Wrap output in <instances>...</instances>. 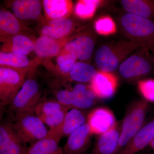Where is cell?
Segmentation results:
<instances>
[{
    "label": "cell",
    "instance_id": "cell-1",
    "mask_svg": "<svg viewBox=\"0 0 154 154\" xmlns=\"http://www.w3.org/2000/svg\"><path fill=\"white\" fill-rule=\"evenodd\" d=\"M121 32L129 41L143 48L154 51V22L151 19L126 13L119 19Z\"/></svg>",
    "mask_w": 154,
    "mask_h": 154
},
{
    "label": "cell",
    "instance_id": "cell-2",
    "mask_svg": "<svg viewBox=\"0 0 154 154\" xmlns=\"http://www.w3.org/2000/svg\"><path fill=\"white\" fill-rule=\"evenodd\" d=\"M139 48H142L140 45L131 41L105 45L96 51V65L101 71L112 72L119 67L130 54Z\"/></svg>",
    "mask_w": 154,
    "mask_h": 154
},
{
    "label": "cell",
    "instance_id": "cell-3",
    "mask_svg": "<svg viewBox=\"0 0 154 154\" xmlns=\"http://www.w3.org/2000/svg\"><path fill=\"white\" fill-rule=\"evenodd\" d=\"M149 108V102L144 99L135 101L130 106L122 122L121 132L116 154L143 127Z\"/></svg>",
    "mask_w": 154,
    "mask_h": 154
},
{
    "label": "cell",
    "instance_id": "cell-4",
    "mask_svg": "<svg viewBox=\"0 0 154 154\" xmlns=\"http://www.w3.org/2000/svg\"><path fill=\"white\" fill-rule=\"evenodd\" d=\"M149 51L139 48L136 52L127 58L119 67L121 76L127 81H134L151 74L154 70V57Z\"/></svg>",
    "mask_w": 154,
    "mask_h": 154
},
{
    "label": "cell",
    "instance_id": "cell-5",
    "mask_svg": "<svg viewBox=\"0 0 154 154\" xmlns=\"http://www.w3.org/2000/svg\"><path fill=\"white\" fill-rule=\"evenodd\" d=\"M34 113L27 112L16 115L12 123L14 131L24 144L32 145L45 137L48 133L44 123Z\"/></svg>",
    "mask_w": 154,
    "mask_h": 154
},
{
    "label": "cell",
    "instance_id": "cell-6",
    "mask_svg": "<svg viewBox=\"0 0 154 154\" xmlns=\"http://www.w3.org/2000/svg\"><path fill=\"white\" fill-rule=\"evenodd\" d=\"M27 68L17 69L7 66L0 67V103L10 105L25 81Z\"/></svg>",
    "mask_w": 154,
    "mask_h": 154
},
{
    "label": "cell",
    "instance_id": "cell-7",
    "mask_svg": "<svg viewBox=\"0 0 154 154\" xmlns=\"http://www.w3.org/2000/svg\"><path fill=\"white\" fill-rule=\"evenodd\" d=\"M40 98L38 83L35 80L29 79L25 80L9 106L16 116L22 113L34 112L35 108L40 102Z\"/></svg>",
    "mask_w": 154,
    "mask_h": 154
},
{
    "label": "cell",
    "instance_id": "cell-8",
    "mask_svg": "<svg viewBox=\"0 0 154 154\" xmlns=\"http://www.w3.org/2000/svg\"><path fill=\"white\" fill-rule=\"evenodd\" d=\"M88 122L72 133L63 149V154H84L90 147L93 135Z\"/></svg>",
    "mask_w": 154,
    "mask_h": 154
},
{
    "label": "cell",
    "instance_id": "cell-9",
    "mask_svg": "<svg viewBox=\"0 0 154 154\" xmlns=\"http://www.w3.org/2000/svg\"><path fill=\"white\" fill-rule=\"evenodd\" d=\"M24 145L13 128L12 123H1L0 154H26L28 148Z\"/></svg>",
    "mask_w": 154,
    "mask_h": 154
},
{
    "label": "cell",
    "instance_id": "cell-10",
    "mask_svg": "<svg viewBox=\"0 0 154 154\" xmlns=\"http://www.w3.org/2000/svg\"><path fill=\"white\" fill-rule=\"evenodd\" d=\"M87 122L91 127L93 134H102L115 125V116L110 109L100 107L92 110L88 114Z\"/></svg>",
    "mask_w": 154,
    "mask_h": 154
},
{
    "label": "cell",
    "instance_id": "cell-11",
    "mask_svg": "<svg viewBox=\"0 0 154 154\" xmlns=\"http://www.w3.org/2000/svg\"><path fill=\"white\" fill-rule=\"evenodd\" d=\"M117 86L118 79L114 74L99 71L91 81L90 88L98 98L108 99L114 95Z\"/></svg>",
    "mask_w": 154,
    "mask_h": 154
},
{
    "label": "cell",
    "instance_id": "cell-12",
    "mask_svg": "<svg viewBox=\"0 0 154 154\" xmlns=\"http://www.w3.org/2000/svg\"><path fill=\"white\" fill-rule=\"evenodd\" d=\"M121 126L122 122H117L110 130L99 135L91 154H116Z\"/></svg>",
    "mask_w": 154,
    "mask_h": 154
},
{
    "label": "cell",
    "instance_id": "cell-13",
    "mask_svg": "<svg viewBox=\"0 0 154 154\" xmlns=\"http://www.w3.org/2000/svg\"><path fill=\"white\" fill-rule=\"evenodd\" d=\"M154 138V119L143 127L117 154H137L145 148Z\"/></svg>",
    "mask_w": 154,
    "mask_h": 154
},
{
    "label": "cell",
    "instance_id": "cell-14",
    "mask_svg": "<svg viewBox=\"0 0 154 154\" xmlns=\"http://www.w3.org/2000/svg\"><path fill=\"white\" fill-rule=\"evenodd\" d=\"M94 47L95 42L91 36L81 35L66 42L63 52L72 54L79 60H87L92 56Z\"/></svg>",
    "mask_w": 154,
    "mask_h": 154
},
{
    "label": "cell",
    "instance_id": "cell-15",
    "mask_svg": "<svg viewBox=\"0 0 154 154\" xmlns=\"http://www.w3.org/2000/svg\"><path fill=\"white\" fill-rule=\"evenodd\" d=\"M73 22L68 18L49 20L41 28L42 35L56 40L64 39L72 32Z\"/></svg>",
    "mask_w": 154,
    "mask_h": 154
},
{
    "label": "cell",
    "instance_id": "cell-16",
    "mask_svg": "<svg viewBox=\"0 0 154 154\" xmlns=\"http://www.w3.org/2000/svg\"><path fill=\"white\" fill-rule=\"evenodd\" d=\"M11 8L14 15L22 20L36 19L41 15V4L38 0H16Z\"/></svg>",
    "mask_w": 154,
    "mask_h": 154
},
{
    "label": "cell",
    "instance_id": "cell-17",
    "mask_svg": "<svg viewBox=\"0 0 154 154\" xmlns=\"http://www.w3.org/2000/svg\"><path fill=\"white\" fill-rule=\"evenodd\" d=\"M1 42L3 43L1 51L3 52H18L26 55L35 49V41L22 34L11 36Z\"/></svg>",
    "mask_w": 154,
    "mask_h": 154
},
{
    "label": "cell",
    "instance_id": "cell-18",
    "mask_svg": "<svg viewBox=\"0 0 154 154\" xmlns=\"http://www.w3.org/2000/svg\"><path fill=\"white\" fill-rule=\"evenodd\" d=\"M19 19L14 14L4 9L0 11V34L1 41L14 36L21 34L23 30Z\"/></svg>",
    "mask_w": 154,
    "mask_h": 154
},
{
    "label": "cell",
    "instance_id": "cell-19",
    "mask_svg": "<svg viewBox=\"0 0 154 154\" xmlns=\"http://www.w3.org/2000/svg\"><path fill=\"white\" fill-rule=\"evenodd\" d=\"M42 3L48 21L67 18L72 9V1L68 0H44Z\"/></svg>",
    "mask_w": 154,
    "mask_h": 154
},
{
    "label": "cell",
    "instance_id": "cell-20",
    "mask_svg": "<svg viewBox=\"0 0 154 154\" xmlns=\"http://www.w3.org/2000/svg\"><path fill=\"white\" fill-rule=\"evenodd\" d=\"M121 3L128 13L152 20L154 19V1L122 0Z\"/></svg>",
    "mask_w": 154,
    "mask_h": 154
},
{
    "label": "cell",
    "instance_id": "cell-21",
    "mask_svg": "<svg viewBox=\"0 0 154 154\" xmlns=\"http://www.w3.org/2000/svg\"><path fill=\"white\" fill-rule=\"evenodd\" d=\"M60 139L47 134L28 148L26 154H63L59 146Z\"/></svg>",
    "mask_w": 154,
    "mask_h": 154
},
{
    "label": "cell",
    "instance_id": "cell-22",
    "mask_svg": "<svg viewBox=\"0 0 154 154\" xmlns=\"http://www.w3.org/2000/svg\"><path fill=\"white\" fill-rule=\"evenodd\" d=\"M63 39L56 40L42 35L35 41L34 51L39 57H47L56 55L63 44Z\"/></svg>",
    "mask_w": 154,
    "mask_h": 154
},
{
    "label": "cell",
    "instance_id": "cell-23",
    "mask_svg": "<svg viewBox=\"0 0 154 154\" xmlns=\"http://www.w3.org/2000/svg\"><path fill=\"white\" fill-rule=\"evenodd\" d=\"M85 112L76 109H71L68 111L62 125L63 137L69 136L87 122L88 114Z\"/></svg>",
    "mask_w": 154,
    "mask_h": 154
},
{
    "label": "cell",
    "instance_id": "cell-24",
    "mask_svg": "<svg viewBox=\"0 0 154 154\" xmlns=\"http://www.w3.org/2000/svg\"><path fill=\"white\" fill-rule=\"evenodd\" d=\"M1 66H7L17 69L26 68L30 61L25 54L15 52H0Z\"/></svg>",
    "mask_w": 154,
    "mask_h": 154
},
{
    "label": "cell",
    "instance_id": "cell-25",
    "mask_svg": "<svg viewBox=\"0 0 154 154\" xmlns=\"http://www.w3.org/2000/svg\"><path fill=\"white\" fill-rule=\"evenodd\" d=\"M97 72L93 66L82 62H77L69 73L73 81L80 82H91Z\"/></svg>",
    "mask_w": 154,
    "mask_h": 154
},
{
    "label": "cell",
    "instance_id": "cell-26",
    "mask_svg": "<svg viewBox=\"0 0 154 154\" xmlns=\"http://www.w3.org/2000/svg\"><path fill=\"white\" fill-rule=\"evenodd\" d=\"M101 2L99 0L78 1L75 7V13L81 19H90L94 16Z\"/></svg>",
    "mask_w": 154,
    "mask_h": 154
},
{
    "label": "cell",
    "instance_id": "cell-27",
    "mask_svg": "<svg viewBox=\"0 0 154 154\" xmlns=\"http://www.w3.org/2000/svg\"><path fill=\"white\" fill-rule=\"evenodd\" d=\"M95 29L100 35L107 36L116 32V27L113 19L109 16H104L95 22Z\"/></svg>",
    "mask_w": 154,
    "mask_h": 154
},
{
    "label": "cell",
    "instance_id": "cell-28",
    "mask_svg": "<svg viewBox=\"0 0 154 154\" xmlns=\"http://www.w3.org/2000/svg\"><path fill=\"white\" fill-rule=\"evenodd\" d=\"M77 59L74 56L63 52L58 56L57 62L60 70L62 73L69 74L76 63Z\"/></svg>",
    "mask_w": 154,
    "mask_h": 154
},
{
    "label": "cell",
    "instance_id": "cell-29",
    "mask_svg": "<svg viewBox=\"0 0 154 154\" xmlns=\"http://www.w3.org/2000/svg\"><path fill=\"white\" fill-rule=\"evenodd\" d=\"M140 93L148 102L154 103V79L140 80L137 83Z\"/></svg>",
    "mask_w": 154,
    "mask_h": 154
},
{
    "label": "cell",
    "instance_id": "cell-30",
    "mask_svg": "<svg viewBox=\"0 0 154 154\" xmlns=\"http://www.w3.org/2000/svg\"><path fill=\"white\" fill-rule=\"evenodd\" d=\"M65 106L57 101H47L39 102L35 108L34 112L39 118L50 113L52 111L60 110Z\"/></svg>",
    "mask_w": 154,
    "mask_h": 154
},
{
    "label": "cell",
    "instance_id": "cell-31",
    "mask_svg": "<svg viewBox=\"0 0 154 154\" xmlns=\"http://www.w3.org/2000/svg\"><path fill=\"white\" fill-rule=\"evenodd\" d=\"M73 98V95L72 90H62L58 91L56 94V101L69 109L72 108Z\"/></svg>",
    "mask_w": 154,
    "mask_h": 154
},
{
    "label": "cell",
    "instance_id": "cell-32",
    "mask_svg": "<svg viewBox=\"0 0 154 154\" xmlns=\"http://www.w3.org/2000/svg\"><path fill=\"white\" fill-rule=\"evenodd\" d=\"M150 147L152 149H153L154 150V139L153 140H152V141L151 142V143H150L149 145Z\"/></svg>",
    "mask_w": 154,
    "mask_h": 154
},
{
    "label": "cell",
    "instance_id": "cell-33",
    "mask_svg": "<svg viewBox=\"0 0 154 154\" xmlns=\"http://www.w3.org/2000/svg\"><path fill=\"white\" fill-rule=\"evenodd\" d=\"M88 154L86 152V153H85V154Z\"/></svg>",
    "mask_w": 154,
    "mask_h": 154
}]
</instances>
